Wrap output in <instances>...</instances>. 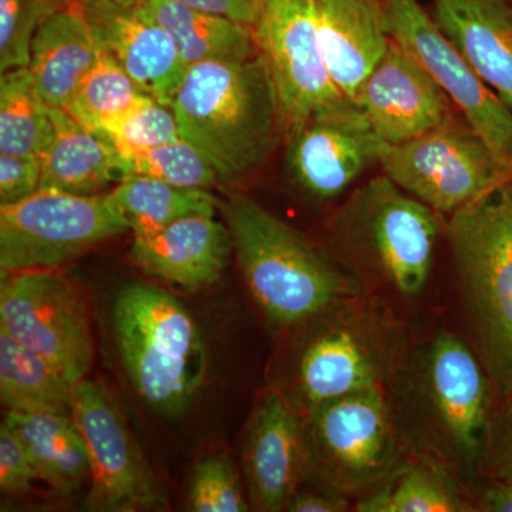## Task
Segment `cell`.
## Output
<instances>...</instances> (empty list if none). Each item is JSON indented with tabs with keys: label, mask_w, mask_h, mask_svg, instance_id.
<instances>
[{
	"label": "cell",
	"mask_w": 512,
	"mask_h": 512,
	"mask_svg": "<svg viewBox=\"0 0 512 512\" xmlns=\"http://www.w3.org/2000/svg\"><path fill=\"white\" fill-rule=\"evenodd\" d=\"M234 254L227 225L194 215L133 238L131 259L144 274L188 291L214 285Z\"/></svg>",
	"instance_id": "cell-19"
},
{
	"label": "cell",
	"mask_w": 512,
	"mask_h": 512,
	"mask_svg": "<svg viewBox=\"0 0 512 512\" xmlns=\"http://www.w3.org/2000/svg\"><path fill=\"white\" fill-rule=\"evenodd\" d=\"M386 147L356 104L345 100L289 134L286 171L308 200L325 204L380 164Z\"/></svg>",
	"instance_id": "cell-15"
},
{
	"label": "cell",
	"mask_w": 512,
	"mask_h": 512,
	"mask_svg": "<svg viewBox=\"0 0 512 512\" xmlns=\"http://www.w3.org/2000/svg\"><path fill=\"white\" fill-rule=\"evenodd\" d=\"M252 30L274 79L288 136L319 111L350 100L330 76L309 0H265Z\"/></svg>",
	"instance_id": "cell-14"
},
{
	"label": "cell",
	"mask_w": 512,
	"mask_h": 512,
	"mask_svg": "<svg viewBox=\"0 0 512 512\" xmlns=\"http://www.w3.org/2000/svg\"><path fill=\"white\" fill-rule=\"evenodd\" d=\"M301 328L289 387L279 390L303 414L338 397L384 389L413 342L406 325L372 292L336 303Z\"/></svg>",
	"instance_id": "cell-4"
},
{
	"label": "cell",
	"mask_w": 512,
	"mask_h": 512,
	"mask_svg": "<svg viewBox=\"0 0 512 512\" xmlns=\"http://www.w3.org/2000/svg\"><path fill=\"white\" fill-rule=\"evenodd\" d=\"M394 42L409 50L440 84L466 124L512 174V110L484 83L419 0H382Z\"/></svg>",
	"instance_id": "cell-13"
},
{
	"label": "cell",
	"mask_w": 512,
	"mask_h": 512,
	"mask_svg": "<svg viewBox=\"0 0 512 512\" xmlns=\"http://www.w3.org/2000/svg\"><path fill=\"white\" fill-rule=\"evenodd\" d=\"M77 2L87 3L89 0H77Z\"/></svg>",
	"instance_id": "cell-42"
},
{
	"label": "cell",
	"mask_w": 512,
	"mask_h": 512,
	"mask_svg": "<svg viewBox=\"0 0 512 512\" xmlns=\"http://www.w3.org/2000/svg\"><path fill=\"white\" fill-rule=\"evenodd\" d=\"M36 471L22 441L3 421L0 427V490L20 497L28 494L36 480Z\"/></svg>",
	"instance_id": "cell-36"
},
{
	"label": "cell",
	"mask_w": 512,
	"mask_h": 512,
	"mask_svg": "<svg viewBox=\"0 0 512 512\" xmlns=\"http://www.w3.org/2000/svg\"><path fill=\"white\" fill-rule=\"evenodd\" d=\"M76 384L0 330V400L8 412L72 414Z\"/></svg>",
	"instance_id": "cell-26"
},
{
	"label": "cell",
	"mask_w": 512,
	"mask_h": 512,
	"mask_svg": "<svg viewBox=\"0 0 512 512\" xmlns=\"http://www.w3.org/2000/svg\"><path fill=\"white\" fill-rule=\"evenodd\" d=\"M100 47L84 13L73 0L42 26L32 40L28 69L50 109H64L99 56Z\"/></svg>",
	"instance_id": "cell-22"
},
{
	"label": "cell",
	"mask_w": 512,
	"mask_h": 512,
	"mask_svg": "<svg viewBox=\"0 0 512 512\" xmlns=\"http://www.w3.org/2000/svg\"><path fill=\"white\" fill-rule=\"evenodd\" d=\"M379 165L393 183L448 217L512 177L483 138L454 123L387 146Z\"/></svg>",
	"instance_id": "cell-11"
},
{
	"label": "cell",
	"mask_w": 512,
	"mask_h": 512,
	"mask_svg": "<svg viewBox=\"0 0 512 512\" xmlns=\"http://www.w3.org/2000/svg\"><path fill=\"white\" fill-rule=\"evenodd\" d=\"M357 512H476L466 488L439 466L412 460L353 503Z\"/></svg>",
	"instance_id": "cell-28"
},
{
	"label": "cell",
	"mask_w": 512,
	"mask_h": 512,
	"mask_svg": "<svg viewBox=\"0 0 512 512\" xmlns=\"http://www.w3.org/2000/svg\"><path fill=\"white\" fill-rule=\"evenodd\" d=\"M72 417L89 451V491L84 501L87 511L167 510V498L153 467L100 380L76 383Z\"/></svg>",
	"instance_id": "cell-12"
},
{
	"label": "cell",
	"mask_w": 512,
	"mask_h": 512,
	"mask_svg": "<svg viewBox=\"0 0 512 512\" xmlns=\"http://www.w3.org/2000/svg\"><path fill=\"white\" fill-rule=\"evenodd\" d=\"M84 13L100 49L110 53L147 96L171 107L187 66L170 33L113 0H89Z\"/></svg>",
	"instance_id": "cell-18"
},
{
	"label": "cell",
	"mask_w": 512,
	"mask_h": 512,
	"mask_svg": "<svg viewBox=\"0 0 512 512\" xmlns=\"http://www.w3.org/2000/svg\"><path fill=\"white\" fill-rule=\"evenodd\" d=\"M136 10L170 33L187 67L208 60L247 59L258 52L251 26L178 0H147Z\"/></svg>",
	"instance_id": "cell-25"
},
{
	"label": "cell",
	"mask_w": 512,
	"mask_h": 512,
	"mask_svg": "<svg viewBox=\"0 0 512 512\" xmlns=\"http://www.w3.org/2000/svg\"><path fill=\"white\" fill-rule=\"evenodd\" d=\"M117 348L131 384L154 412L183 416L208 370L204 336L190 311L150 284L124 285L114 303Z\"/></svg>",
	"instance_id": "cell-7"
},
{
	"label": "cell",
	"mask_w": 512,
	"mask_h": 512,
	"mask_svg": "<svg viewBox=\"0 0 512 512\" xmlns=\"http://www.w3.org/2000/svg\"><path fill=\"white\" fill-rule=\"evenodd\" d=\"M127 231L109 194L40 187L26 200L0 205V268L57 269Z\"/></svg>",
	"instance_id": "cell-9"
},
{
	"label": "cell",
	"mask_w": 512,
	"mask_h": 512,
	"mask_svg": "<svg viewBox=\"0 0 512 512\" xmlns=\"http://www.w3.org/2000/svg\"><path fill=\"white\" fill-rule=\"evenodd\" d=\"M117 5L123 6V8L127 9H137L140 8L143 3H146L147 0H113Z\"/></svg>",
	"instance_id": "cell-41"
},
{
	"label": "cell",
	"mask_w": 512,
	"mask_h": 512,
	"mask_svg": "<svg viewBox=\"0 0 512 512\" xmlns=\"http://www.w3.org/2000/svg\"><path fill=\"white\" fill-rule=\"evenodd\" d=\"M99 134L120 154L148 150L181 137L174 110L150 96L143 97Z\"/></svg>",
	"instance_id": "cell-33"
},
{
	"label": "cell",
	"mask_w": 512,
	"mask_h": 512,
	"mask_svg": "<svg viewBox=\"0 0 512 512\" xmlns=\"http://www.w3.org/2000/svg\"><path fill=\"white\" fill-rule=\"evenodd\" d=\"M188 510L194 512L249 511L241 478L225 454L204 458L192 470Z\"/></svg>",
	"instance_id": "cell-34"
},
{
	"label": "cell",
	"mask_w": 512,
	"mask_h": 512,
	"mask_svg": "<svg viewBox=\"0 0 512 512\" xmlns=\"http://www.w3.org/2000/svg\"><path fill=\"white\" fill-rule=\"evenodd\" d=\"M309 6L330 76L353 101L392 40L382 0H309Z\"/></svg>",
	"instance_id": "cell-20"
},
{
	"label": "cell",
	"mask_w": 512,
	"mask_h": 512,
	"mask_svg": "<svg viewBox=\"0 0 512 512\" xmlns=\"http://www.w3.org/2000/svg\"><path fill=\"white\" fill-rule=\"evenodd\" d=\"M305 416L308 478L315 488L355 503L413 460L383 389L313 407Z\"/></svg>",
	"instance_id": "cell-8"
},
{
	"label": "cell",
	"mask_w": 512,
	"mask_h": 512,
	"mask_svg": "<svg viewBox=\"0 0 512 512\" xmlns=\"http://www.w3.org/2000/svg\"><path fill=\"white\" fill-rule=\"evenodd\" d=\"M40 181L39 156L0 153V205L26 200L39 190Z\"/></svg>",
	"instance_id": "cell-37"
},
{
	"label": "cell",
	"mask_w": 512,
	"mask_h": 512,
	"mask_svg": "<svg viewBox=\"0 0 512 512\" xmlns=\"http://www.w3.org/2000/svg\"><path fill=\"white\" fill-rule=\"evenodd\" d=\"M433 19L512 110V0H433Z\"/></svg>",
	"instance_id": "cell-21"
},
{
	"label": "cell",
	"mask_w": 512,
	"mask_h": 512,
	"mask_svg": "<svg viewBox=\"0 0 512 512\" xmlns=\"http://www.w3.org/2000/svg\"><path fill=\"white\" fill-rule=\"evenodd\" d=\"M383 390L413 460L444 468L468 493L481 477L498 397L473 345L444 329L412 342Z\"/></svg>",
	"instance_id": "cell-1"
},
{
	"label": "cell",
	"mask_w": 512,
	"mask_h": 512,
	"mask_svg": "<svg viewBox=\"0 0 512 512\" xmlns=\"http://www.w3.org/2000/svg\"><path fill=\"white\" fill-rule=\"evenodd\" d=\"M191 8L254 26L265 0H178Z\"/></svg>",
	"instance_id": "cell-38"
},
{
	"label": "cell",
	"mask_w": 512,
	"mask_h": 512,
	"mask_svg": "<svg viewBox=\"0 0 512 512\" xmlns=\"http://www.w3.org/2000/svg\"><path fill=\"white\" fill-rule=\"evenodd\" d=\"M120 158L123 178L143 175L175 187L208 191L221 183L211 161L183 137L148 150L120 154Z\"/></svg>",
	"instance_id": "cell-31"
},
{
	"label": "cell",
	"mask_w": 512,
	"mask_h": 512,
	"mask_svg": "<svg viewBox=\"0 0 512 512\" xmlns=\"http://www.w3.org/2000/svg\"><path fill=\"white\" fill-rule=\"evenodd\" d=\"M50 107L28 67L0 77V153L40 156L52 136Z\"/></svg>",
	"instance_id": "cell-29"
},
{
	"label": "cell",
	"mask_w": 512,
	"mask_h": 512,
	"mask_svg": "<svg viewBox=\"0 0 512 512\" xmlns=\"http://www.w3.org/2000/svg\"><path fill=\"white\" fill-rule=\"evenodd\" d=\"M255 510L286 511L308 478L305 416L278 387H269L249 419L242 451Z\"/></svg>",
	"instance_id": "cell-17"
},
{
	"label": "cell",
	"mask_w": 512,
	"mask_h": 512,
	"mask_svg": "<svg viewBox=\"0 0 512 512\" xmlns=\"http://www.w3.org/2000/svg\"><path fill=\"white\" fill-rule=\"evenodd\" d=\"M221 210L245 285L272 325L296 329L336 303L372 292L340 256L252 198L234 195Z\"/></svg>",
	"instance_id": "cell-2"
},
{
	"label": "cell",
	"mask_w": 512,
	"mask_h": 512,
	"mask_svg": "<svg viewBox=\"0 0 512 512\" xmlns=\"http://www.w3.org/2000/svg\"><path fill=\"white\" fill-rule=\"evenodd\" d=\"M476 512H512V485L481 476L468 490Z\"/></svg>",
	"instance_id": "cell-39"
},
{
	"label": "cell",
	"mask_w": 512,
	"mask_h": 512,
	"mask_svg": "<svg viewBox=\"0 0 512 512\" xmlns=\"http://www.w3.org/2000/svg\"><path fill=\"white\" fill-rule=\"evenodd\" d=\"M353 103L387 146L453 123V103L440 84L393 39L360 84Z\"/></svg>",
	"instance_id": "cell-16"
},
{
	"label": "cell",
	"mask_w": 512,
	"mask_h": 512,
	"mask_svg": "<svg viewBox=\"0 0 512 512\" xmlns=\"http://www.w3.org/2000/svg\"><path fill=\"white\" fill-rule=\"evenodd\" d=\"M171 109L181 137L211 161L224 183L258 170L284 128L274 79L259 52L188 66Z\"/></svg>",
	"instance_id": "cell-3"
},
{
	"label": "cell",
	"mask_w": 512,
	"mask_h": 512,
	"mask_svg": "<svg viewBox=\"0 0 512 512\" xmlns=\"http://www.w3.org/2000/svg\"><path fill=\"white\" fill-rule=\"evenodd\" d=\"M352 501L342 495L329 491L315 490L298 491L292 498L286 511L291 512H345L353 510Z\"/></svg>",
	"instance_id": "cell-40"
},
{
	"label": "cell",
	"mask_w": 512,
	"mask_h": 512,
	"mask_svg": "<svg viewBox=\"0 0 512 512\" xmlns=\"http://www.w3.org/2000/svg\"><path fill=\"white\" fill-rule=\"evenodd\" d=\"M53 131L42 153L40 187L97 195L123 180L119 151L109 140L73 119L66 110L50 109Z\"/></svg>",
	"instance_id": "cell-23"
},
{
	"label": "cell",
	"mask_w": 512,
	"mask_h": 512,
	"mask_svg": "<svg viewBox=\"0 0 512 512\" xmlns=\"http://www.w3.org/2000/svg\"><path fill=\"white\" fill-rule=\"evenodd\" d=\"M73 0H0V70L28 67L37 30Z\"/></svg>",
	"instance_id": "cell-32"
},
{
	"label": "cell",
	"mask_w": 512,
	"mask_h": 512,
	"mask_svg": "<svg viewBox=\"0 0 512 512\" xmlns=\"http://www.w3.org/2000/svg\"><path fill=\"white\" fill-rule=\"evenodd\" d=\"M146 96L116 59L100 49L96 62L63 110L99 134L107 124L133 109Z\"/></svg>",
	"instance_id": "cell-30"
},
{
	"label": "cell",
	"mask_w": 512,
	"mask_h": 512,
	"mask_svg": "<svg viewBox=\"0 0 512 512\" xmlns=\"http://www.w3.org/2000/svg\"><path fill=\"white\" fill-rule=\"evenodd\" d=\"M448 245L471 345L498 394L512 393V177L450 215Z\"/></svg>",
	"instance_id": "cell-5"
},
{
	"label": "cell",
	"mask_w": 512,
	"mask_h": 512,
	"mask_svg": "<svg viewBox=\"0 0 512 512\" xmlns=\"http://www.w3.org/2000/svg\"><path fill=\"white\" fill-rule=\"evenodd\" d=\"M0 330L52 363L70 382L93 363L90 313L72 279L56 269L2 272Z\"/></svg>",
	"instance_id": "cell-10"
},
{
	"label": "cell",
	"mask_w": 512,
	"mask_h": 512,
	"mask_svg": "<svg viewBox=\"0 0 512 512\" xmlns=\"http://www.w3.org/2000/svg\"><path fill=\"white\" fill-rule=\"evenodd\" d=\"M109 197L134 237L153 234L194 215L215 217L221 208L208 190L175 187L143 175L123 178Z\"/></svg>",
	"instance_id": "cell-27"
},
{
	"label": "cell",
	"mask_w": 512,
	"mask_h": 512,
	"mask_svg": "<svg viewBox=\"0 0 512 512\" xmlns=\"http://www.w3.org/2000/svg\"><path fill=\"white\" fill-rule=\"evenodd\" d=\"M440 231L439 212L386 174L353 191L332 221L340 258L370 291L383 286L404 299L426 291Z\"/></svg>",
	"instance_id": "cell-6"
},
{
	"label": "cell",
	"mask_w": 512,
	"mask_h": 512,
	"mask_svg": "<svg viewBox=\"0 0 512 512\" xmlns=\"http://www.w3.org/2000/svg\"><path fill=\"white\" fill-rule=\"evenodd\" d=\"M481 476L512 485V393L495 400L483 454Z\"/></svg>",
	"instance_id": "cell-35"
},
{
	"label": "cell",
	"mask_w": 512,
	"mask_h": 512,
	"mask_svg": "<svg viewBox=\"0 0 512 512\" xmlns=\"http://www.w3.org/2000/svg\"><path fill=\"white\" fill-rule=\"evenodd\" d=\"M5 423L28 451L37 480L62 495L89 484V451L72 414L8 412Z\"/></svg>",
	"instance_id": "cell-24"
}]
</instances>
